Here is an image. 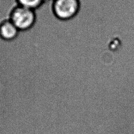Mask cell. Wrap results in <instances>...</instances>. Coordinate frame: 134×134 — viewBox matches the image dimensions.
<instances>
[{"label": "cell", "instance_id": "obj_4", "mask_svg": "<svg viewBox=\"0 0 134 134\" xmlns=\"http://www.w3.org/2000/svg\"><path fill=\"white\" fill-rule=\"evenodd\" d=\"M46 0H17L19 6L35 10L40 7Z\"/></svg>", "mask_w": 134, "mask_h": 134}, {"label": "cell", "instance_id": "obj_5", "mask_svg": "<svg viewBox=\"0 0 134 134\" xmlns=\"http://www.w3.org/2000/svg\"><path fill=\"white\" fill-rule=\"evenodd\" d=\"M51 1H54V0H51Z\"/></svg>", "mask_w": 134, "mask_h": 134}, {"label": "cell", "instance_id": "obj_3", "mask_svg": "<svg viewBox=\"0 0 134 134\" xmlns=\"http://www.w3.org/2000/svg\"><path fill=\"white\" fill-rule=\"evenodd\" d=\"M19 30L10 20L4 21L0 26V35L6 40H11L17 37Z\"/></svg>", "mask_w": 134, "mask_h": 134}, {"label": "cell", "instance_id": "obj_1", "mask_svg": "<svg viewBox=\"0 0 134 134\" xmlns=\"http://www.w3.org/2000/svg\"><path fill=\"white\" fill-rule=\"evenodd\" d=\"M53 12L55 16L63 21L73 18L79 12V0H54L53 2Z\"/></svg>", "mask_w": 134, "mask_h": 134}, {"label": "cell", "instance_id": "obj_2", "mask_svg": "<svg viewBox=\"0 0 134 134\" xmlns=\"http://www.w3.org/2000/svg\"><path fill=\"white\" fill-rule=\"evenodd\" d=\"M10 20L19 31L27 30L35 23V10L18 5L12 12Z\"/></svg>", "mask_w": 134, "mask_h": 134}]
</instances>
